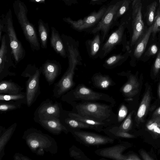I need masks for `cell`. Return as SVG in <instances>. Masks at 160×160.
Wrapping results in <instances>:
<instances>
[{
  "label": "cell",
  "instance_id": "obj_4",
  "mask_svg": "<svg viewBox=\"0 0 160 160\" xmlns=\"http://www.w3.org/2000/svg\"><path fill=\"white\" fill-rule=\"evenodd\" d=\"M62 101L69 104L73 102L103 101L115 106L116 102L109 95L94 91L83 84H79L63 95Z\"/></svg>",
  "mask_w": 160,
  "mask_h": 160
},
{
  "label": "cell",
  "instance_id": "obj_6",
  "mask_svg": "<svg viewBox=\"0 0 160 160\" xmlns=\"http://www.w3.org/2000/svg\"><path fill=\"white\" fill-rule=\"evenodd\" d=\"M42 67L35 64H29L22 72L21 76L27 78L26 82V104L30 107L36 101L41 93L40 80Z\"/></svg>",
  "mask_w": 160,
  "mask_h": 160
},
{
  "label": "cell",
  "instance_id": "obj_43",
  "mask_svg": "<svg viewBox=\"0 0 160 160\" xmlns=\"http://www.w3.org/2000/svg\"><path fill=\"white\" fill-rule=\"evenodd\" d=\"M158 51V48L155 44L151 46L148 50V53L149 55H154L156 54Z\"/></svg>",
  "mask_w": 160,
  "mask_h": 160
},
{
  "label": "cell",
  "instance_id": "obj_2",
  "mask_svg": "<svg viewBox=\"0 0 160 160\" xmlns=\"http://www.w3.org/2000/svg\"><path fill=\"white\" fill-rule=\"evenodd\" d=\"M72 112L80 116L110 125H118L117 116L113 111L114 106L98 102H73Z\"/></svg>",
  "mask_w": 160,
  "mask_h": 160
},
{
  "label": "cell",
  "instance_id": "obj_49",
  "mask_svg": "<svg viewBox=\"0 0 160 160\" xmlns=\"http://www.w3.org/2000/svg\"><path fill=\"white\" fill-rule=\"evenodd\" d=\"M152 132L157 134L159 135L160 136V128L159 127H157L154 128L152 130Z\"/></svg>",
  "mask_w": 160,
  "mask_h": 160
},
{
  "label": "cell",
  "instance_id": "obj_17",
  "mask_svg": "<svg viewBox=\"0 0 160 160\" xmlns=\"http://www.w3.org/2000/svg\"><path fill=\"white\" fill-rule=\"evenodd\" d=\"M129 72H124L118 73L120 76H127V82L121 87L120 91L125 97L131 98L136 95L138 92L139 83L136 76Z\"/></svg>",
  "mask_w": 160,
  "mask_h": 160
},
{
  "label": "cell",
  "instance_id": "obj_23",
  "mask_svg": "<svg viewBox=\"0 0 160 160\" xmlns=\"http://www.w3.org/2000/svg\"><path fill=\"white\" fill-rule=\"evenodd\" d=\"M130 52L129 49L124 53H119L111 56L106 59L102 64L106 69H111L121 65L127 59Z\"/></svg>",
  "mask_w": 160,
  "mask_h": 160
},
{
  "label": "cell",
  "instance_id": "obj_34",
  "mask_svg": "<svg viewBox=\"0 0 160 160\" xmlns=\"http://www.w3.org/2000/svg\"><path fill=\"white\" fill-rule=\"evenodd\" d=\"M157 5V2L154 1L149 5L147 8L146 19L147 23L149 25H152L153 22Z\"/></svg>",
  "mask_w": 160,
  "mask_h": 160
},
{
  "label": "cell",
  "instance_id": "obj_8",
  "mask_svg": "<svg viewBox=\"0 0 160 160\" xmlns=\"http://www.w3.org/2000/svg\"><path fill=\"white\" fill-rule=\"evenodd\" d=\"M0 48V81L8 76H15L16 73L10 72L9 68H16L12 60L13 56L9 40L6 33L2 35Z\"/></svg>",
  "mask_w": 160,
  "mask_h": 160
},
{
  "label": "cell",
  "instance_id": "obj_10",
  "mask_svg": "<svg viewBox=\"0 0 160 160\" xmlns=\"http://www.w3.org/2000/svg\"><path fill=\"white\" fill-rule=\"evenodd\" d=\"M123 0H119L110 5L107 9L96 26L92 31L93 34L101 31V40L102 43L107 37L110 29L115 16L121 6Z\"/></svg>",
  "mask_w": 160,
  "mask_h": 160
},
{
  "label": "cell",
  "instance_id": "obj_52",
  "mask_svg": "<svg viewBox=\"0 0 160 160\" xmlns=\"http://www.w3.org/2000/svg\"></svg>",
  "mask_w": 160,
  "mask_h": 160
},
{
  "label": "cell",
  "instance_id": "obj_47",
  "mask_svg": "<svg viewBox=\"0 0 160 160\" xmlns=\"http://www.w3.org/2000/svg\"><path fill=\"white\" fill-rule=\"evenodd\" d=\"M63 2L65 4L68 5H70L74 2L75 0H60Z\"/></svg>",
  "mask_w": 160,
  "mask_h": 160
},
{
  "label": "cell",
  "instance_id": "obj_15",
  "mask_svg": "<svg viewBox=\"0 0 160 160\" xmlns=\"http://www.w3.org/2000/svg\"><path fill=\"white\" fill-rule=\"evenodd\" d=\"M128 148L124 142H121L112 146L96 150L95 153L97 155L116 160H127L128 155L122 154L123 152Z\"/></svg>",
  "mask_w": 160,
  "mask_h": 160
},
{
  "label": "cell",
  "instance_id": "obj_7",
  "mask_svg": "<svg viewBox=\"0 0 160 160\" xmlns=\"http://www.w3.org/2000/svg\"><path fill=\"white\" fill-rule=\"evenodd\" d=\"M3 32L7 35L9 44L16 64L25 58L26 52L22 43L17 36L13 22L12 11L9 9L5 17V23Z\"/></svg>",
  "mask_w": 160,
  "mask_h": 160
},
{
  "label": "cell",
  "instance_id": "obj_37",
  "mask_svg": "<svg viewBox=\"0 0 160 160\" xmlns=\"http://www.w3.org/2000/svg\"><path fill=\"white\" fill-rule=\"evenodd\" d=\"M128 109L124 104H122L119 107L117 116L118 123L119 125L126 117Z\"/></svg>",
  "mask_w": 160,
  "mask_h": 160
},
{
  "label": "cell",
  "instance_id": "obj_26",
  "mask_svg": "<svg viewBox=\"0 0 160 160\" xmlns=\"http://www.w3.org/2000/svg\"><path fill=\"white\" fill-rule=\"evenodd\" d=\"M64 111L67 115L70 117L88 125L94 126L98 129L99 132H103L104 128H105L111 125L98 122L87 118L82 117L72 111H68L66 110H64Z\"/></svg>",
  "mask_w": 160,
  "mask_h": 160
},
{
  "label": "cell",
  "instance_id": "obj_40",
  "mask_svg": "<svg viewBox=\"0 0 160 160\" xmlns=\"http://www.w3.org/2000/svg\"><path fill=\"white\" fill-rule=\"evenodd\" d=\"M160 69V49L156 58L153 67V72L155 76Z\"/></svg>",
  "mask_w": 160,
  "mask_h": 160
},
{
  "label": "cell",
  "instance_id": "obj_31",
  "mask_svg": "<svg viewBox=\"0 0 160 160\" xmlns=\"http://www.w3.org/2000/svg\"><path fill=\"white\" fill-rule=\"evenodd\" d=\"M0 101L16 102L21 104H26V92L13 94H0Z\"/></svg>",
  "mask_w": 160,
  "mask_h": 160
},
{
  "label": "cell",
  "instance_id": "obj_12",
  "mask_svg": "<svg viewBox=\"0 0 160 160\" xmlns=\"http://www.w3.org/2000/svg\"><path fill=\"white\" fill-rule=\"evenodd\" d=\"M126 27L125 22L122 23L101 45L98 55L100 58L102 59L104 58L118 45L122 44L123 48L124 32Z\"/></svg>",
  "mask_w": 160,
  "mask_h": 160
},
{
  "label": "cell",
  "instance_id": "obj_16",
  "mask_svg": "<svg viewBox=\"0 0 160 160\" xmlns=\"http://www.w3.org/2000/svg\"><path fill=\"white\" fill-rule=\"evenodd\" d=\"M41 67L42 72L49 86H51L61 74V65L59 62L56 60L48 59Z\"/></svg>",
  "mask_w": 160,
  "mask_h": 160
},
{
  "label": "cell",
  "instance_id": "obj_35",
  "mask_svg": "<svg viewBox=\"0 0 160 160\" xmlns=\"http://www.w3.org/2000/svg\"><path fill=\"white\" fill-rule=\"evenodd\" d=\"M134 112L131 111L119 126V128L124 132H128L131 129L132 126V116Z\"/></svg>",
  "mask_w": 160,
  "mask_h": 160
},
{
  "label": "cell",
  "instance_id": "obj_44",
  "mask_svg": "<svg viewBox=\"0 0 160 160\" xmlns=\"http://www.w3.org/2000/svg\"><path fill=\"white\" fill-rule=\"evenodd\" d=\"M140 154L142 159L144 160H152L153 158L150 157L149 155L144 151L142 150Z\"/></svg>",
  "mask_w": 160,
  "mask_h": 160
},
{
  "label": "cell",
  "instance_id": "obj_46",
  "mask_svg": "<svg viewBox=\"0 0 160 160\" xmlns=\"http://www.w3.org/2000/svg\"><path fill=\"white\" fill-rule=\"evenodd\" d=\"M160 116V107L157 109L152 115V118Z\"/></svg>",
  "mask_w": 160,
  "mask_h": 160
},
{
  "label": "cell",
  "instance_id": "obj_24",
  "mask_svg": "<svg viewBox=\"0 0 160 160\" xmlns=\"http://www.w3.org/2000/svg\"><path fill=\"white\" fill-rule=\"evenodd\" d=\"M92 39H88L85 42L89 56L92 58L98 57L101 46V37L99 32Z\"/></svg>",
  "mask_w": 160,
  "mask_h": 160
},
{
  "label": "cell",
  "instance_id": "obj_11",
  "mask_svg": "<svg viewBox=\"0 0 160 160\" xmlns=\"http://www.w3.org/2000/svg\"><path fill=\"white\" fill-rule=\"evenodd\" d=\"M61 102H54L49 99L42 102L36 109L34 113L33 119L38 120L52 118H59L63 110Z\"/></svg>",
  "mask_w": 160,
  "mask_h": 160
},
{
  "label": "cell",
  "instance_id": "obj_45",
  "mask_svg": "<svg viewBox=\"0 0 160 160\" xmlns=\"http://www.w3.org/2000/svg\"><path fill=\"white\" fill-rule=\"evenodd\" d=\"M141 159L134 154H131L128 155L127 160H140Z\"/></svg>",
  "mask_w": 160,
  "mask_h": 160
},
{
  "label": "cell",
  "instance_id": "obj_27",
  "mask_svg": "<svg viewBox=\"0 0 160 160\" xmlns=\"http://www.w3.org/2000/svg\"><path fill=\"white\" fill-rule=\"evenodd\" d=\"M107 136L115 139L120 140L121 138H133L134 136L128 132L121 131L118 126L112 125L104 128L103 131Z\"/></svg>",
  "mask_w": 160,
  "mask_h": 160
},
{
  "label": "cell",
  "instance_id": "obj_36",
  "mask_svg": "<svg viewBox=\"0 0 160 160\" xmlns=\"http://www.w3.org/2000/svg\"><path fill=\"white\" fill-rule=\"evenodd\" d=\"M130 2V0H123L121 6L115 16L114 20H117L127 12L129 8Z\"/></svg>",
  "mask_w": 160,
  "mask_h": 160
},
{
  "label": "cell",
  "instance_id": "obj_33",
  "mask_svg": "<svg viewBox=\"0 0 160 160\" xmlns=\"http://www.w3.org/2000/svg\"><path fill=\"white\" fill-rule=\"evenodd\" d=\"M69 154L71 157L80 160H91L79 148L73 145L69 149Z\"/></svg>",
  "mask_w": 160,
  "mask_h": 160
},
{
  "label": "cell",
  "instance_id": "obj_20",
  "mask_svg": "<svg viewBox=\"0 0 160 160\" xmlns=\"http://www.w3.org/2000/svg\"><path fill=\"white\" fill-rule=\"evenodd\" d=\"M50 40L51 46L55 52L62 58H66L67 53L61 36L53 27H51Z\"/></svg>",
  "mask_w": 160,
  "mask_h": 160
},
{
  "label": "cell",
  "instance_id": "obj_30",
  "mask_svg": "<svg viewBox=\"0 0 160 160\" xmlns=\"http://www.w3.org/2000/svg\"><path fill=\"white\" fill-rule=\"evenodd\" d=\"M152 24L147 30L140 41L137 45L133 52V56L135 58H138L144 52L152 33Z\"/></svg>",
  "mask_w": 160,
  "mask_h": 160
},
{
  "label": "cell",
  "instance_id": "obj_19",
  "mask_svg": "<svg viewBox=\"0 0 160 160\" xmlns=\"http://www.w3.org/2000/svg\"><path fill=\"white\" fill-rule=\"evenodd\" d=\"M59 119L69 132L72 130L85 129L94 130L98 132V129L94 126L70 117L64 109L61 114Z\"/></svg>",
  "mask_w": 160,
  "mask_h": 160
},
{
  "label": "cell",
  "instance_id": "obj_22",
  "mask_svg": "<svg viewBox=\"0 0 160 160\" xmlns=\"http://www.w3.org/2000/svg\"><path fill=\"white\" fill-rule=\"evenodd\" d=\"M17 126V123L15 122L7 129L0 126V160L5 155V146L12 136Z\"/></svg>",
  "mask_w": 160,
  "mask_h": 160
},
{
  "label": "cell",
  "instance_id": "obj_18",
  "mask_svg": "<svg viewBox=\"0 0 160 160\" xmlns=\"http://www.w3.org/2000/svg\"><path fill=\"white\" fill-rule=\"evenodd\" d=\"M50 133L58 135L62 132L67 134L69 131L61 123L59 118H52L36 122Z\"/></svg>",
  "mask_w": 160,
  "mask_h": 160
},
{
  "label": "cell",
  "instance_id": "obj_32",
  "mask_svg": "<svg viewBox=\"0 0 160 160\" xmlns=\"http://www.w3.org/2000/svg\"><path fill=\"white\" fill-rule=\"evenodd\" d=\"M22 104L13 102L0 101V112L2 113L20 108Z\"/></svg>",
  "mask_w": 160,
  "mask_h": 160
},
{
  "label": "cell",
  "instance_id": "obj_5",
  "mask_svg": "<svg viewBox=\"0 0 160 160\" xmlns=\"http://www.w3.org/2000/svg\"><path fill=\"white\" fill-rule=\"evenodd\" d=\"M14 13L22 30L25 39L33 51L40 50V42L34 25L29 21L28 9L24 3L20 0H16L13 3Z\"/></svg>",
  "mask_w": 160,
  "mask_h": 160
},
{
  "label": "cell",
  "instance_id": "obj_25",
  "mask_svg": "<svg viewBox=\"0 0 160 160\" xmlns=\"http://www.w3.org/2000/svg\"><path fill=\"white\" fill-rule=\"evenodd\" d=\"M23 89L11 80L0 81V94H17L22 92Z\"/></svg>",
  "mask_w": 160,
  "mask_h": 160
},
{
  "label": "cell",
  "instance_id": "obj_41",
  "mask_svg": "<svg viewBox=\"0 0 160 160\" xmlns=\"http://www.w3.org/2000/svg\"><path fill=\"white\" fill-rule=\"evenodd\" d=\"M5 15L2 14L0 19V41L2 35V33L3 32V31L5 25Z\"/></svg>",
  "mask_w": 160,
  "mask_h": 160
},
{
  "label": "cell",
  "instance_id": "obj_3",
  "mask_svg": "<svg viewBox=\"0 0 160 160\" xmlns=\"http://www.w3.org/2000/svg\"><path fill=\"white\" fill-rule=\"evenodd\" d=\"M22 138L32 152L37 155L43 156L45 152L52 154L58 152V147L55 140L40 130L29 128L24 131Z\"/></svg>",
  "mask_w": 160,
  "mask_h": 160
},
{
  "label": "cell",
  "instance_id": "obj_42",
  "mask_svg": "<svg viewBox=\"0 0 160 160\" xmlns=\"http://www.w3.org/2000/svg\"><path fill=\"white\" fill-rule=\"evenodd\" d=\"M13 158L14 160H32L28 157L18 152L14 154Z\"/></svg>",
  "mask_w": 160,
  "mask_h": 160
},
{
  "label": "cell",
  "instance_id": "obj_9",
  "mask_svg": "<svg viewBox=\"0 0 160 160\" xmlns=\"http://www.w3.org/2000/svg\"><path fill=\"white\" fill-rule=\"evenodd\" d=\"M76 140L86 146H97L113 143L115 139L108 136L77 129L71 131Z\"/></svg>",
  "mask_w": 160,
  "mask_h": 160
},
{
  "label": "cell",
  "instance_id": "obj_13",
  "mask_svg": "<svg viewBox=\"0 0 160 160\" xmlns=\"http://www.w3.org/2000/svg\"><path fill=\"white\" fill-rule=\"evenodd\" d=\"M132 33L130 45L133 46L143 32L144 24L142 18V4L141 0H134L132 3Z\"/></svg>",
  "mask_w": 160,
  "mask_h": 160
},
{
  "label": "cell",
  "instance_id": "obj_39",
  "mask_svg": "<svg viewBox=\"0 0 160 160\" xmlns=\"http://www.w3.org/2000/svg\"><path fill=\"white\" fill-rule=\"evenodd\" d=\"M152 25V32L155 35L157 32L160 31V10L157 12Z\"/></svg>",
  "mask_w": 160,
  "mask_h": 160
},
{
  "label": "cell",
  "instance_id": "obj_48",
  "mask_svg": "<svg viewBox=\"0 0 160 160\" xmlns=\"http://www.w3.org/2000/svg\"><path fill=\"white\" fill-rule=\"evenodd\" d=\"M45 0H29V2L33 3H45Z\"/></svg>",
  "mask_w": 160,
  "mask_h": 160
},
{
  "label": "cell",
  "instance_id": "obj_38",
  "mask_svg": "<svg viewBox=\"0 0 160 160\" xmlns=\"http://www.w3.org/2000/svg\"><path fill=\"white\" fill-rule=\"evenodd\" d=\"M146 126L149 130L151 131L156 127H160V116L152 118L148 122Z\"/></svg>",
  "mask_w": 160,
  "mask_h": 160
},
{
  "label": "cell",
  "instance_id": "obj_51",
  "mask_svg": "<svg viewBox=\"0 0 160 160\" xmlns=\"http://www.w3.org/2000/svg\"><path fill=\"white\" fill-rule=\"evenodd\" d=\"M91 1L92 2H94L98 1H99V0H91Z\"/></svg>",
  "mask_w": 160,
  "mask_h": 160
},
{
  "label": "cell",
  "instance_id": "obj_1",
  "mask_svg": "<svg viewBox=\"0 0 160 160\" xmlns=\"http://www.w3.org/2000/svg\"><path fill=\"white\" fill-rule=\"evenodd\" d=\"M68 60V67L60 79L54 84L53 97L58 98L74 88L76 83L73 79L78 65H82V59L79 51V43L72 37L61 35Z\"/></svg>",
  "mask_w": 160,
  "mask_h": 160
},
{
  "label": "cell",
  "instance_id": "obj_28",
  "mask_svg": "<svg viewBox=\"0 0 160 160\" xmlns=\"http://www.w3.org/2000/svg\"><path fill=\"white\" fill-rule=\"evenodd\" d=\"M38 33L41 47L43 49L48 47V42L49 33V28L48 23L44 22L39 19L38 22Z\"/></svg>",
  "mask_w": 160,
  "mask_h": 160
},
{
  "label": "cell",
  "instance_id": "obj_21",
  "mask_svg": "<svg viewBox=\"0 0 160 160\" xmlns=\"http://www.w3.org/2000/svg\"><path fill=\"white\" fill-rule=\"evenodd\" d=\"M91 80L94 87L101 89L106 90L116 84L109 75L103 74L100 72L93 74Z\"/></svg>",
  "mask_w": 160,
  "mask_h": 160
},
{
  "label": "cell",
  "instance_id": "obj_29",
  "mask_svg": "<svg viewBox=\"0 0 160 160\" xmlns=\"http://www.w3.org/2000/svg\"><path fill=\"white\" fill-rule=\"evenodd\" d=\"M151 100L150 92L148 89L144 94L138 109L136 119L138 121H142L148 110Z\"/></svg>",
  "mask_w": 160,
  "mask_h": 160
},
{
  "label": "cell",
  "instance_id": "obj_50",
  "mask_svg": "<svg viewBox=\"0 0 160 160\" xmlns=\"http://www.w3.org/2000/svg\"><path fill=\"white\" fill-rule=\"evenodd\" d=\"M158 93L159 96L160 98V83L158 85Z\"/></svg>",
  "mask_w": 160,
  "mask_h": 160
},
{
  "label": "cell",
  "instance_id": "obj_14",
  "mask_svg": "<svg viewBox=\"0 0 160 160\" xmlns=\"http://www.w3.org/2000/svg\"><path fill=\"white\" fill-rule=\"evenodd\" d=\"M105 7H103L97 12H94L90 15L77 21H74L70 18H64L63 20L71 25L74 29L82 31L93 26L98 22L106 10Z\"/></svg>",
  "mask_w": 160,
  "mask_h": 160
}]
</instances>
